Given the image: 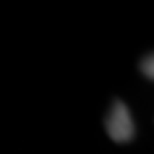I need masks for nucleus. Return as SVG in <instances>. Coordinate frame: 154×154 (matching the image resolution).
Segmentation results:
<instances>
[{"label":"nucleus","instance_id":"f03ea898","mask_svg":"<svg viewBox=\"0 0 154 154\" xmlns=\"http://www.w3.org/2000/svg\"><path fill=\"white\" fill-rule=\"evenodd\" d=\"M140 68H142V74L146 76L148 80H152V78H154V58H152V54H148V56L142 60Z\"/></svg>","mask_w":154,"mask_h":154},{"label":"nucleus","instance_id":"f257e3e1","mask_svg":"<svg viewBox=\"0 0 154 154\" xmlns=\"http://www.w3.org/2000/svg\"><path fill=\"white\" fill-rule=\"evenodd\" d=\"M106 132L114 142H130L134 138V120L128 106L116 100L106 114Z\"/></svg>","mask_w":154,"mask_h":154}]
</instances>
